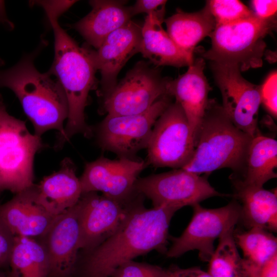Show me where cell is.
Listing matches in <instances>:
<instances>
[{
  "label": "cell",
  "mask_w": 277,
  "mask_h": 277,
  "mask_svg": "<svg viewBox=\"0 0 277 277\" xmlns=\"http://www.w3.org/2000/svg\"><path fill=\"white\" fill-rule=\"evenodd\" d=\"M167 1L164 0H137L130 7L131 14L134 15L142 13L155 17L162 24L164 22L165 6Z\"/></svg>",
  "instance_id": "4dcf8cb0"
},
{
  "label": "cell",
  "mask_w": 277,
  "mask_h": 277,
  "mask_svg": "<svg viewBox=\"0 0 277 277\" xmlns=\"http://www.w3.org/2000/svg\"><path fill=\"white\" fill-rule=\"evenodd\" d=\"M0 24H3L10 28L12 27V23L8 19L5 10L4 1H0Z\"/></svg>",
  "instance_id": "8d00e7d4"
},
{
  "label": "cell",
  "mask_w": 277,
  "mask_h": 277,
  "mask_svg": "<svg viewBox=\"0 0 277 277\" xmlns=\"http://www.w3.org/2000/svg\"><path fill=\"white\" fill-rule=\"evenodd\" d=\"M4 64L3 61L2 59H0V67H2Z\"/></svg>",
  "instance_id": "f35d334b"
},
{
  "label": "cell",
  "mask_w": 277,
  "mask_h": 277,
  "mask_svg": "<svg viewBox=\"0 0 277 277\" xmlns=\"http://www.w3.org/2000/svg\"><path fill=\"white\" fill-rule=\"evenodd\" d=\"M110 277H167V272L156 265L131 260L120 265Z\"/></svg>",
  "instance_id": "f1b7e54d"
},
{
  "label": "cell",
  "mask_w": 277,
  "mask_h": 277,
  "mask_svg": "<svg viewBox=\"0 0 277 277\" xmlns=\"http://www.w3.org/2000/svg\"><path fill=\"white\" fill-rule=\"evenodd\" d=\"M134 190L149 199L154 208L166 206L177 210L192 207L211 197L224 195L210 184L207 176L182 168L138 179Z\"/></svg>",
  "instance_id": "8fae6325"
},
{
  "label": "cell",
  "mask_w": 277,
  "mask_h": 277,
  "mask_svg": "<svg viewBox=\"0 0 277 277\" xmlns=\"http://www.w3.org/2000/svg\"><path fill=\"white\" fill-rule=\"evenodd\" d=\"M253 277H277V254L267 262Z\"/></svg>",
  "instance_id": "d590c367"
},
{
  "label": "cell",
  "mask_w": 277,
  "mask_h": 277,
  "mask_svg": "<svg viewBox=\"0 0 277 277\" xmlns=\"http://www.w3.org/2000/svg\"><path fill=\"white\" fill-rule=\"evenodd\" d=\"M251 10L254 15L264 19L275 18L277 10L276 0H253Z\"/></svg>",
  "instance_id": "d6a6232c"
},
{
  "label": "cell",
  "mask_w": 277,
  "mask_h": 277,
  "mask_svg": "<svg viewBox=\"0 0 277 277\" xmlns=\"http://www.w3.org/2000/svg\"><path fill=\"white\" fill-rule=\"evenodd\" d=\"M155 17L146 15L142 27L140 51L142 55L157 66L182 67L190 66L193 56L179 47Z\"/></svg>",
  "instance_id": "7402d4cb"
},
{
  "label": "cell",
  "mask_w": 277,
  "mask_h": 277,
  "mask_svg": "<svg viewBox=\"0 0 277 277\" xmlns=\"http://www.w3.org/2000/svg\"><path fill=\"white\" fill-rule=\"evenodd\" d=\"M237 246L243 252L247 277H253L261 268L277 254V239L272 232L260 227L246 231L234 230Z\"/></svg>",
  "instance_id": "d4e9b609"
},
{
  "label": "cell",
  "mask_w": 277,
  "mask_h": 277,
  "mask_svg": "<svg viewBox=\"0 0 277 277\" xmlns=\"http://www.w3.org/2000/svg\"><path fill=\"white\" fill-rule=\"evenodd\" d=\"M166 95L158 100L147 111L140 114L109 115L96 126L95 133L98 146L120 157L131 158L146 148L154 124L172 103Z\"/></svg>",
  "instance_id": "52a82bcc"
},
{
  "label": "cell",
  "mask_w": 277,
  "mask_h": 277,
  "mask_svg": "<svg viewBox=\"0 0 277 277\" xmlns=\"http://www.w3.org/2000/svg\"><path fill=\"white\" fill-rule=\"evenodd\" d=\"M252 138L232 123L222 105L209 99L194 153L182 169L206 176L224 168L242 173Z\"/></svg>",
  "instance_id": "277c9868"
},
{
  "label": "cell",
  "mask_w": 277,
  "mask_h": 277,
  "mask_svg": "<svg viewBox=\"0 0 277 277\" xmlns=\"http://www.w3.org/2000/svg\"><path fill=\"white\" fill-rule=\"evenodd\" d=\"M91 11L72 26L86 42L96 49L112 32L124 26L132 17L125 2L93 0Z\"/></svg>",
  "instance_id": "44dd1931"
},
{
  "label": "cell",
  "mask_w": 277,
  "mask_h": 277,
  "mask_svg": "<svg viewBox=\"0 0 277 277\" xmlns=\"http://www.w3.org/2000/svg\"><path fill=\"white\" fill-rule=\"evenodd\" d=\"M149 164L155 167L183 168L195 149L193 134L179 104L171 103L153 127L146 147Z\"/></svg>",
  "instance_id": "ba28073f"
},
{
  "label": "cell",
  "mask_w": 277,
  "mask_h": 277,
  "mask_svg": "<svg viewBox=\"0 0 277 277\" xmlns=\"http://www.w3.org/2000/svg\"><path fill=\"white\" fill-rule=\"evenodd\" d=\"M132 203L123 204L96 192L83 193L77 202L79 249L90 250L109 238L125 220Z\"/></svg>",
  "instance_id": "5bb4252c"
},
{
  "label": "cell",
  "mask_w": 277,
  "mask_h": 277,
  "mask_svg": "<svg viewBox=\"0 0 277 277\" xmlns=\"http://www.w3.org/2000/svg\"><path fill=\"white\" fill-rule=\"evenodd\" d=\"M276 166L277 141L260 132L249 144L242 176H236L246 185L263 187L267 181L276 177Z\"/></svg>",
  "instance_id": "cb8c5ba5"
},
{
  "label": "cell",
  "mask_w": 277,
  "mask_h": 277,
  "mask_svg": "<svg viewBox=\"0 0 277 277\" xmlns=\"http://www.w3.org/2000/svg\"><path fill=\"white\" fill-rule=\"evenodd\" d=\"M206 3L216 26L238 22L253 15L251 10L240 1L211 0Z\"/></svg>",
  "instance_id": "83f0119b"
},
{
  "label": "cell",
  "mask_w": 277,
  "mask_h": 277,
  "mask_svg": "<svg viewBox=\"0 0 277 277\" xmlns=\"http://www.w3.org/2000/svg\"><path fill=\"white\" fill-rule=\"evenodd\" d=\"M10 277H48L46 250L36 239L15 236L9 266Z\"/></svg>",
  "instance_id": "484cf974"
},
{
  "label": "cell",
  "mask_w": 277,
  "mask_h": 277,
  "mask_svg": "<svg viewBox=\"0 0 277 277\" xmlns=\"http://www.w3.org/2000/svg\"><path fill=\"white\" fill-rule=\"evenodd\" d=\"M234 197L241 206L240 221L247 228L260 227L271 232L277 231L276 191L244 184L235 175L230 176Z\"/></svg>",
  "instance_id": "ffe728a7"
},
{
  "label": "cell",
  "mask_w": 277,
  "mask_h": 277,
  "mask_svg": "<svg viewBox=\"0 0 277 277\" xmlns=\"http://www.w3.org/2000/svg\"><path fill=\"white\" fill-rule=\"evenodd\" d=\"M1 193H2V192H0V196H1Z\"/></svg>",
  "instance_id": "ab89813d"
},
{
  "label": "cell",
  "mask_w": 277,
  "mask_h": 277,
  "mask_svg": "<svg viewBox=\"0 0 277 277\" xmlns=\"http://www.w3.org/2000/svg\"><path fill=\"white\" fill-rule=\"evenodd\" d=\"M46 147L24 121L8 112L0 96V192L15 194L32 186L35 154Z\"/></svg>",
  "instance_id": "5b68a950"
},
{
  "label": "cell",
  "mask_w": 277,
  "mask_h": 277,
  "mask_svg": "<svg viewBox=\"0 0 277 277\" xmlns=\"http://www.w3.org/2000/svg\"><path fill=\"white\" fill-rule=\"evenodd\" d=\"M15 236L0 218V269L9 268Z\"/></svg>",
  "instance_id": "1f68e13d"
},
{
  "label": "cell",
  "mask_w": 277,
  "mask_h": 277,
  "mask_svg": "<svg viewBox=\"0 0 277 277\" xmlns=\"http://www.w3.org/2000/svg\"><path fill=\"white\" fill-rule=\"evenodd\" d=\"M169 80L146 62L140 61L102 97L101 112L115 116L144 112L160 98L169 95Z\"/></svg>",
  "instance_id": "30bf717a"
},
{
  "label": "cell",
  "mask_w": 277,
  "mask_h": 277,
  "mask_svg": "<svg viewBox=\"0 0 277 277\" xmlns=\"http://www.w3.org/2000/svg\"><path fill=\"white\" fill-rule=\"evenodd\" d=\"M275 26V18L264 19L254 14L216 25L210 36L211 47L203 56L211 62L235 64L241 71L261 67L266 48L264 38Z\"/></svg>",
  "instance_id": "8992f818"
},
{
  "label": "cell",
  "mask_w": 277,
  "mask_h": 277,
  "mask_svg": "<svg viewBox=\"0 0 277 277\" xmlns=\"http://www.w3.org/2000/svg\"><path fill=\"white\" fill-rule=\"evenodd\" d=\"M54 36V57L47 72L55 75L66 96L68 114L62 134L58 135L54 146L60 149L73 135L87 138L93 135L92 128L85 121V109L89 92L95 84L96 71L90 50L78 46L61 27L58 18L48 17Z\"/></svg>",
  "instance_id": "7a4b0ae2"
},
{
  "label": "cell",
  "mask_w": 277,
  "mask_h": 277,
  "mask_svg": "<svg viewBox=\"0 0 277 277\" xmlns=\"http://www.w3.org/2000/svg\"><path fill=\"white\" fill-rule=\"evenodd\" d=\"M56 216L39 202L34 184L0 204V218L15 236L38 239L46 233Z\"/></svg>",
  "instance_id": "e0dca14e"
},
{
  "label": "cell",
  "mask_w": 277,
  "mask_h": 277,
  "mask_svg": "<svg viewBox=\"0 0 277 277\" xmlns=\"http://www.w3.org/2000/svg\"><path fill=\"white\" fill-rule=\"evenodd\" d=\"M80 208L74 206L57 216L46 233L37 240L49 261L48 277H72L78 258Z\"/></svg>",
  "instance_id": "9a60e30c"
},
{
  "label": "cell",
  "mask_w": 277,
  "mask_h": 277,
  "mask_svg": "<svg viewBox=\"0 0 277 277\" xmlns=\"http://www.w3.org/2000/svg\"><path fill=\"white\" fill-rule=\"evenodd\" d=\"M76 2V1H36L32 3L42 7L47 17L58 18Z\"/></svg>",
  "instance_id": "836d02e7"
},
{
  "label": "cell",
  "mask_w": 277,
  "mask_h": 277,
  "mask_svg": "<svg viewBox=\"0 0 277 277\" xmlns=\"http://www.w3.org/2000/svg\"><path fill=\"white\" fill-rule=\"evenodd\" d=\"M261 87V100L270 115L276 118L277 116V72H271Z\"/></svg>",
  "instance_id": "f546056e"
},
{
  "label": "cell",
  "mask_w": 277,
  "mask_h": 277,
  "mask_svg": "<svg viewBox=\"0 0 277 277\" xmlns=\"http://www.w3.org/2000/svg\"><path fill=\"white\" fill-rule=\"evenodd\" d=\"M210 66L226 114L238 128L255 136L260 132L258 127L261 104L260 85L245 79L235 64L211 62Z\"/></svg>",
  "instance_id": "7c38bea8"
},
{
  "label": "cell",
  "mask_w": 277,
  "mask_h": 277,
  "mask_svg": "<svg viewBox=\"0 0 277 277\" xmlns=\"http://www.w3.org/2000/svg\"><path fill=\"white\" fill-rule=\"evenodd\" d=\"M192 207L190 222L180 236L172 239L166 254L169 258H177L196 250L200 260L208 262L215 250V241L240 221L241 206L234 200L217 208H204L200 204Z\"/></svg>",
  "instance_id": "9c48e42d"
},
{
  "label": "cell",
  "mask_w": 277,
  "mask_h": 277,
  "mask_svg": "<svg viewBox=\"0 0 277 277\" xmlns=\"http://www.w3.org/2000/svg\"><path fill=\"white\" fill-rule=\"evenodd\" d=\"M147 164L131 158L110 160L104 156L88 162L80 178L82 194L101 191L108 197L127 204L136 192L135 183Z\"/></svg>",
  "instance_id": "4fadbf2b"
},
{
  "label": "cell",
  "mask_w": 277,
  "mask_h": 277,
  "mask_svg": "<svg viewBox=\"0 0 277 277\" xmlns=\"http://www.w3.org/2000/svg\"><path fill=\"white\" fill-rule=\"evenodd\" d=\"M167 277H212L208 272L200 267L182 268L171 266L167 269Z\"/></svg>",
  "instance_id": "e575fe53"
},
{
  "label": "cell",
  "mask_w": 277,
  "mask_h": 277,
  "mask_svg": "<svg viewBox=\"0 0 277 277\" xmlns=\"http://www.w3.org/2000/svg\"><path fill=\"white\" fill-rule=\"evenodd\" d=\"M0 277H10L9 274H7L3 269H0Z\"/></svg>",
  "instance_id": "74e56055"
},
{
  "label": "cell",
  "mask_w": 277,
  "mask_h": 277,
  "mask_svg": "<svg viewBox=\"0 0 277 277\" xmlns=\"http://www.w3.org/2000/svg\"><path fill=\"white\" fill-rule=\"evenodd\" d=\"M205 61L194 60L187 71L174 80H169L168 94L182 107L191 128L195 145L208 102L211 87L204 74Z\"/></svg>",
  "instance_id": "ac0fdd59"
},
{
  "label": "cell",
  "mask_w": 277,
  "mask_h": 277,
  "mask_svg": "<svg viewBox=\"0 0 277 277\" xmlns=\"http://www.w3.org/2000/svg\"><path fill=\"white\" fill-rule=\"evenodd\" d=\"M230 228L219 239V244L209 262L207 271L212 277H247L243 260Z\"/></svg>",
  "instance_id": "4316f807"
},
{
  "label": "cell",
  "mask_w": 277,
  "mask_h": 277,
  "mask_svg": "<svg viewBox=\"0 0 277 277\" xmlns=\"http://www.w3.org/2000/svg\"><path fill=\"white\" fill-rule=\"evenodd\" d=\"M141 41L142 27L131 20L110 34L96 51L90 50L95 68L101 75L100 96L104 97L115 87L121 69L140 52Z\"/></svg>",
  "instance_id": "2e32d148"
},
{
  "label": "cell",
  "mask_w": 277,
  "mask_h": 277,
  "mask_svg": "<svg viewBox=\"0 0 277 277\" xmlns=\"http://www.w3.org/2000/svg\"><path fill=\"white\" fill-rule=\"evenodd\" d=\"M36 188L39 202L55 216L74 206L82 194L75 166L67 157L61 162L60 169L45 176Z\"/></svg>",
  "instance_id": "d6986e66"
},
{
  "label": "cell",
  "mask_w": 277,
  "mask_h": 277,
  "mask_svg": "<svg viewBox=\"0 0 277 277\" xmlns=\"http://www.w3.org/2000/svg\"><path fill=\"white\" fill-rule=\"evenodd\" d=\"M175 208L146 209L132 202L117 229L77 258L72 277H110L122 264L148 252L166 250L169 227Z\"/></svg>",
  "instance_id": "6da1fadb"
},
{
  "label": "cell",
  "mask_w": 277,
  "mask_h": 277,
  "mask_svg": "<svg viewBox=\"0 0 277 277\" xmlns=\"http://www.w3.org/2000/svg\"><path fill=\"white\" fill-rule=\"evenodd\" d=\"M39 51L24 56L13 67L0 71V87L10 89L18 99L23 109L41 136L51 130L64 131L68 114V103L62 86L48 73H41L34 61Z\"/></svg>",
  "instance_id": "3957f363"
},
{
  "label": "cell",
  "mask_w": 277,
  "mask_h": 277,
  "mask_svg": "<svg viewBox=\"0 0 277 277\" xmlns=\"http://www.w3.org/2000/svg\"><path fill=\"white\" fill-rule=\"evenodd\" d=\"M164 22L170 37L182 50L192 56L197 44L210 36L216 26L207 3L202 10L195 12L187 13L178 9Z\"/></svg>",
  "instance_id": "603a6c76"
}]
</instances>
